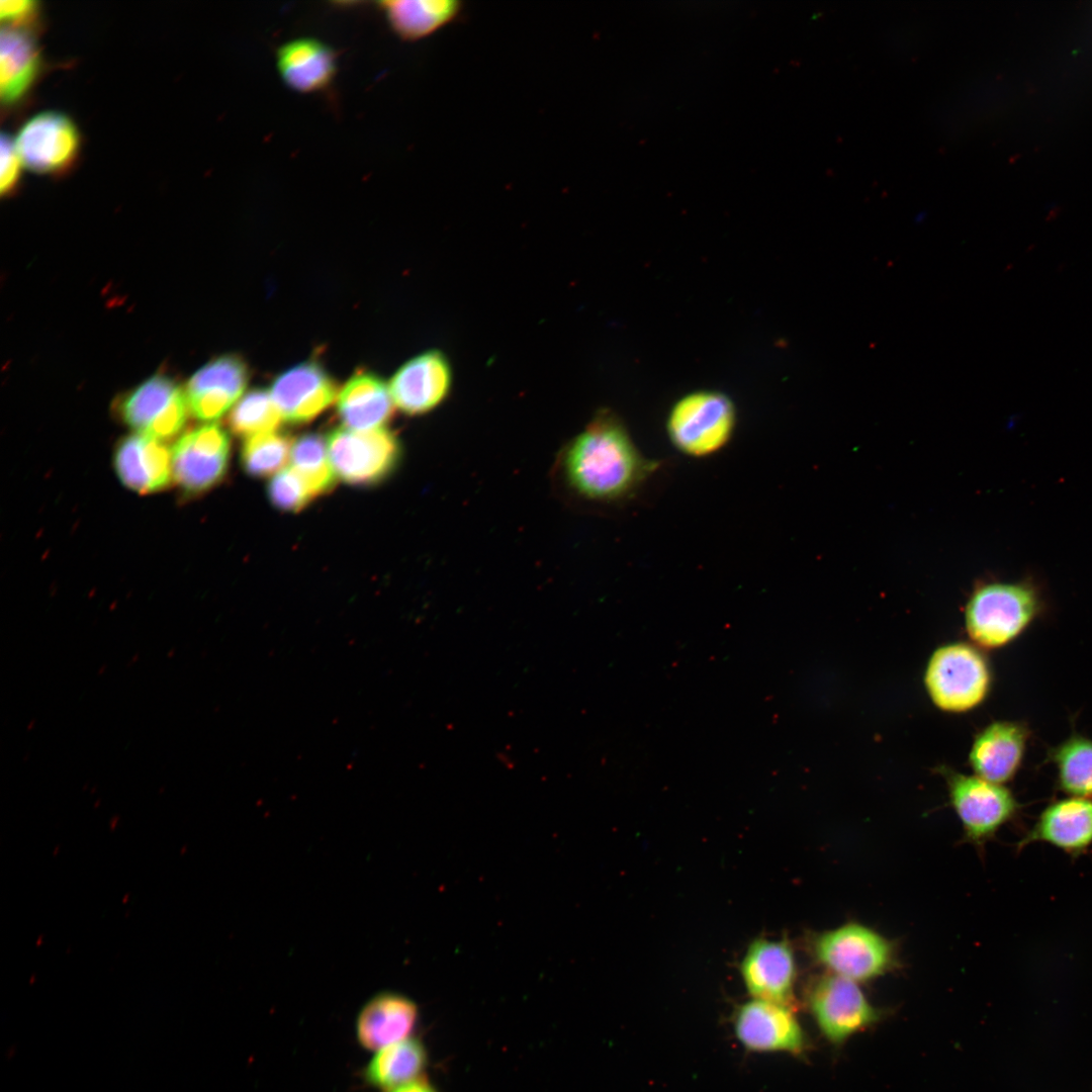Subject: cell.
Segmentation results:
<instances>
[{
  "label": "cell",
  "mask_w": 1092,
  "mask_h": 1092,
  "mask_svg": "<svg viewBox=\"0 0 1092 1092\" xmlns=\"http://www.w3.org/2000/svg\"><path fill=\"white\" fill-rule=\"evenodd\" d=\"M1059 788L1073 796L1092 798V739L1073 735L1050 752Z\"/></svg>",
  "instance_id": "obj_26"
},
{
  "label": "cell",
  "mask_w": 1092,
  "mask_h": 1092,
  "mask_svg": "<svg viewBox=\"0 0 1092 1092\" xmlns=\"http://www.w3.org/2000/svg\"><path fill=\"white\" fill-rule=\"evenodd\" d=\"M1035 841L1074 856L1083 853L1092 845V798L1071 797L1051 803L1018 842V848Z\"/></svg>",
  "instance_id": "obj_18"
},
{
  "label": "cell",
  "mask_w": 1092,
  "mask_h": 1092,
  "mask_svg": "<svg viewBox=\"0 0 1092 1092\" xmlns=\"http://www.w3.org/2000/svg\"><path fill=\"white\" fill-rule=\"evenodd\" d=\"M383 1092H437L435 1088L426 1080L417 1078L413 1081L406 1082L394 1088L385 1090Z\"/></svg>",
  "instance_id": "obj_33"
},
{
  "label": "cell",
  "mask_w": 1092,
  "mask_h": 1092,
  "mask_svg": "<svg viewBox=\"0 0 1092 1092\" xmlns=\"http://www.w3.org/2000/svg\"><path fill=\"white\" fill-rule=\"evenodd\" d=\"M185 392L168 375L155 374L118 396L114 413L123 424L160 441L177 436L187 422Z\"/></svg>",
  "instance_id": "obj_7"
},
{
  "label": "cell",
  "mask_w": 1092,
  "mask_h": 1092,
  "mask_svg": "<svg viewBox=\"0 0 1092 1092\" xmlns=\"http://www.w3.org/2000/svg\"><path fill=\"white\" fill-rule=\"evenodd\" d=\"M452 368L438 350L426 351L405 362L390 379L394 404L411 416L428 413L444 401L452 386Z\"/></svg>",
  "instance_id": "obj_12"
},
{
  "label": "cell",
  "mask_w": 1092,
  "mask_h": 1092,
  "mask_svg": "<svg viewBox=\"0 0 1092 1092\" xmlns=\"http://www.w3.org/2000/svg\"><path fill=\"white\" fill-rule=\"evenodd\" d=\"M741 973L748 992L755 999L792 1007L797 971L788 941H753L741 964Z\"/></svg>",
  "instance_id": "obj_15"
},
{
  "label": "cell",
  "mask_w": 1092,
  "mask_h": 1092,
  "mask_svg": "<svg viewBox=\"0 0 1092 1092\" xmlns=\"http://www.w3.org/2000/svg\"><path fill=\"white\" fill-rule=\"evenodd\" d=\"M113 462L122 484L139 493L164 489L173 475L169 449L162 441L141 434L120 440Z\"/></svg>",
  "instance_id": "obj_20"
},
{
  "label": "cell",
  "mask_w": 1092,
  "mask_h": 1092,
  "mask_svg": "<svg viewBox=\"0 0 1092 1092\" xmlns=\"http://www.w3.org/2000/svg\"><path fill=\"white\" fill-rule=\"evenodd\" d=\"M562 477L577 496L596 503L621 500L633 493L654 469L633 442L622 421L600 412L565 447Z\"/></svg>",
  "instance_id": "obj_1"
},
{
  "label": "cell",
  "mask_w": 1092,
  "mask_h": 1092,
  "mask_svg": "<svg viewBox=\"0 0 1092 1092\" xmlns=\"http://www.w3.org/2000/svg\"><path fill=\"white\" fill-rule=\"evenodd\" d=\"M327 446L335 473L346 482L362 485L388 475L400 453L395 436L383 428L337 429L328 436Z\"/></svg>",
  "instance_id": "obj_8"
},
{
  "label": "cell",
  "mask_w": 1092,
  "mask_h": 1092,
  "mask_svg": "<svg viewBox=\"0 0 1092 1092\" xmlns=\"http://www.w3.org/2000/svg\"><path fill=\"white\" fill-rule=\"evenodd\" d=\"M1027 728L1012 721L989 724L976 736L970 764L976 776L1003 785L1018 771L1026 748Z\"/></svg>",
  "instance_id": "obj_17"
},
{
  "label": "cell",
  "mask_w": 1092,
  "mask_h": 1092,
  "mask_svg": "<svg viewBox=\"0 0 1092 1092\" xmlns=\"http://www.w3.org/2000/svg\"><path fill=\"white\" fill-rule=\"evenodd\" d=\"M282 419L289 423H305L336 398L337 385L315 362L298 364L280 374L270 389Z\"/></svg>",
  "instance_id": "obj_16"
},
{
  "label": "cell",
  "mask_w": 1092,
  "mask_h": 1092,
  "mask_svg": "<svg viewBox=\"0 0 1092 1092\" xmlns=\"http://www.w3.org/2000/svg\"><path fill=\"white\" fill-rule=\"evenodd\" d=\"M39 12V3L31 0H2L0 17L3 24L24 28L33 22Z\"/></svg>",
  "instance_id": "obj_32"
},
{
  "label": "cell",
  "mask_w": 1092,
  "mask_h": 1092,
  "mask_svg": "<svg viewBox=\"0 0 1092 1092\" xmlns=\"http://www.w3.org/2000/svg\"><path fill=\"white\" fill-rule=\"evenodd\" d=\"M736 410L725 394L699 390L680 397L666 420L671 444L682 454L703 458L719 452L731 439Z\"/></svg>",
  "instance_id": "obj_3"
},
{
  "label": "cell",
  "mask_w": 1092,
  "mask_h": 1092,
  "mask_svg": "<svg viewBox=\"0 0 1092 1092\" xmlns=\"http://www.w3.org/2000/svg\"><path fill=\"white\" fill-rule=\"evenodd\" d=\"M291 448L290 439L275 431L249 437L242 450L243 466L253 476H268L283 467Z\"/></svg>",
  "instance_id": "obj_29"
},
{
  "label": "cell",
  "mask_w": 1092,
  "mask_h": 1092,
  "mask_svg": "<svg viewBox=\"0 0 1092 1092\" xmlns=\"http://www.w3.org/2000/svg\"><path fill=\"white\" fill-rule=\"evenodd\" d=\"M393 400L382 379L369 372L353 375L338 396V414L347 429L369 431L382 426L393 413Z\"/></svg>",
  "instance_id": "obj_23"
},
{
  "label": "cell",
  "mask_w": 1092,
  "mask_h": 1092,
  "mask_svg": "<svg viewBox=\"0 0 1092 1092\" xmlns=\"http://www.w3.org/2000/svg\"><path fill=\"white\" fill-rule=\"evenodd\" d=\"M248 379L247 365L240 357L224 355L211 360L186 384L184 392L189 412L200 421L219 419L238 402Z\"/></svg>",
  "instance_id": "obj_13"
},
{
  "label": "cell",
  "mask_w": 1092,
  "mask_h": 1092,
  "mask_svg": "<svg viewBox=\"0 0 1092 1092\" xmlns=\"http://www.w3.org/2000/svg\"><path fill=\"white\" fill-rule=\"evenodd\" d=\"M737 1038L753 1052L800 1053L804 1034L792 1007L753 999L742 1005L735 1020Z\"/></svg>",
  "instance_id": "obj_14"
},
{
  "label": "cell",
  "mask_w": 1092,
  "mask_h": 1092,
  "mask_svg": "<svg viewBox=\"0 0 1092 1092\" xmlns=\"http://www.w3.org/2000/svg\"><path fill=\"white\" fill-rule=\"evenodd\" d=\"M281 419L270 391L253 389L238 400L229 416V425L234 434L249 438L274 432Z\"/></svg>",
  "instance_id": "obj_28"
},
{
  "label": "cell",
  "mask_w": 1092,
  "mask_h": 1092,
  "mask_svg": "<svg viewBox=\"0 0 1092 1092\" xmlns=\"http://www.w3.org/2000/svg\"><path fill=\"white\" fill-rule=\"evenodd\" d=\"M22 165L43 175H61L77 161L81 136L74 121L58 111H42L26 120L14 141Z\"/></svg>",
  "instance_id": "obj_9"
},
{
  "label": "cell",
  "mask_w": 1092,
  "mask_h": 1092,
  "mask_svg": "<svg viewBox=\"0 0 1092 1092\" xmlns=\"http://www.w3.org/2000/svg\"><path fill=\"white\" fill-rule=\"evenodd\" d=\"M418 1016V1006L413 1000L394 992H381L371 997L359 1011L357 1040L366 1050L378 1051L410 1037Z\"/></svg>",
  "instance_id": "obj_21"
},
{
  "label": "cell",
  "mask_w": 1092,
  "mask_h": 1092,
  "mask_svg": "<svg viewBox=\"0 0 1092 1092\" xmlns=\"http://www.w3.org/2000/svg\"><path fill=\"white\" fill-rule=\"evenodd\" d=\"M378 6L391 30L407 41L430 36L462 11V3L456 0H389Z\"/></svg>",
  "instance_id": "obj_24"
},
{
  "label": "cell",
  "mask_w": 1092,
  "mask_h": 1092,
  "mask_svg": "<svg viewBox=\"0 0 1092 1092\" xmlns=\"http://www.w3.org/2000/svg\"><path fill=\"white\" fill-rule=\"evenodd\" d=\"M426 1064L424 1044L418 1038L406 1037L378 1050L363 1076L367 1084L385 1091L419 1078Z\"/></svg>",
  "instance_id": "obj_25"
},
{
  "label": "cell",
  "mask_w": 1092,
  "mask_h": 1092,
  "mask_svg": "<svg viewBox=\"0 0 1092 1092\" xmlns=\"http://www.w3.org/2000/svg\"><path fill=\"white\" fill-rule=\"evenodd\" d=\"M230 456V438L217 424L193 429L175 443L172 450L173 478L186 494L207 491L224 476Z\"/></svg>",
  "instance_id": "obj_11"
},
{
  "label": "cell",
  "mask_w": 1092,
  "mask_h": 1092,
  "mask_svg": "<svg viewBox=\"0 0 1092 1092\" xmlns=\"http://www.w3.org/2000/svg\"><path fill=\"white\" fill-rule=\"evenodd\" d=\"M807 997L820 1030L835 1044L873 1024L879 1016L856 982L831 973L818 977Z\"/></svg>",
  "instance_id": "obj_10"
},
{
  "label": "cell",
  "mask_w": 1092,
  "mask_h": 1092,
  "mask_svg": "<svg viewBox=\"0 0 1092 1092\" xmlns=\"http://www.w3.org/2000/svg\"><path fill=\"white\" fill-rule=\"evenodd\" d=\"M924 684L932 703L945 712H966L979 706L991 687L984 655L967 643H951L931 655Z\"/></svg>",
  "instance_id": "obj_5"
},
{
  "label": "cell",
  "mask_w": 1092,
  "mask_h": 1092,
  "mask_svg": "<svg viewBox=\"0 0 1092 1092\" xmlns=\"http://www.w3.org/2000/svg\"><path fill=\"white\" fill-rule=\"evenodd\" d=\"M290 459L291 467L300 475L313 496L330 490L335 484V471L327 443L322 437H300L292 444Z\"/></svg>",
  "instance_id": "obj_27"
},
{
  "label": "cell",
  "mask_w": 1092,
  "mask_h": 1092,
  "mask_svg": "<svg viewBox=\"0 0 1092 1092\" xmlns=\"http://www.w3.org/2000/svg\"><path fill=\"white\" fill-rule=\"evenodd\" d=\"M0 159V193L4 196L11 194L16 189L22 165L14 141L4 132L1 134Z\"/></svg>",
  "instance_id": "obj_31"
},
{
  "label": "cell",
  "mask_w": 1092,
  "mask_h": 1092,
  "mask_svg": "<svg viewBox=\"0 0 1092 1092\" xmlns=\"http://www.w3.org/2000/svg\"><path fill=\"white\" fill-rule=\"evenodd\" d=\"M939 772L969 841L984 844L1016 815L1019 805L1006 787L946 766L939 767Z\"/></svg>",
  "instance_id": "obj_6"
},
{
  "label": "cell",
  "mask_w": 1092,
  "mask_h": 1092,
  "mask_svg": "<svg viewBox=\"0 0 1092 1092\" xmlns=\"http://www.w3.org/2000/svg\"><path fill=\"white\" fill-rule=\"evenodd\" d=\"M337 53L325 41L304 36L282 43L276 51V67L283 83L298 93L326 89L337 74Z\"/></svg>",
  "instance_id": "obj_19"
},
{
  "label": "cell",
  "mask_w": 1092,
  "mask_h": 1092,
  "mask_svg": "<svg viewBox=\"0 0 1092 1092\" xmlns=\"http://www.w3.org/2000/svg\"><path fill=\"white\" fill-rule=\"evenodd\" d=\"M1040 606L1038 593L1029 582L982 583L966 605L967 634L980 647H1003L1026 630Z\"/></svg>",
  "instance_id": "obj_2"
},
{
  "label": "cell",
  "mask_w": 1092,
  "mask_h": 1092,
  "mask_svg": "<svg viewBox=\"0 0 1092 1092\" xmlns=\"http://www.w3.org/2000/svg\"><path fill=\"white\" fill-rule=\"evenodd\" d=\"M811 951L827 973L856 983L874 980L896 964L893 943L876 930L856 922L816 934L811 941Z\"/></svg>",
  "instance_id": "obj_4"
},
{
  "label": "cell",
  "mask_w": 1092,
  "mask_h": 1092,
  "mask_svg": "<svg viewBox=\"0 0 1092 1092\" xmlns=\"http://www.w3.org/2000/svg\"><path fill=\"white\" fill-rule=\"evenodd\" d=\"M273 505L284 511H298L313 497L300 475L291 467L280 470L269 483Z\"/></svg>",
  "instance_id": "obj_30"
},
{
  "label": "cell",
  "mask_w": 1092,
  "mask_h": 1092,
  "mask_svg": "<svg viewBox=\"0 0 1092 1092\" xmlns=\"http://www.w3.org/2000/svg\"><path fill=\"white\" fill-rule=\"evenodd\" d=\"M40 71V55L25 28L3 26L0 35V96L12 106L32 88Z\"/></svg>",
  "instance_id": "obj_22"
}]
</instances>
